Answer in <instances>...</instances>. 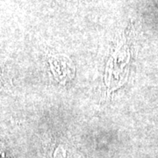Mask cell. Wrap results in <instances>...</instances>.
Masks as SVG:
<instances>
[{"label":"cell","mask_w":158,"mask_h":158,"mask_svg":"<svg viewBox=\"0 0 158 158\" xmlns=\"http://www.w3.org/2000/svg\"><path fill=\"white\" fill-rule=\"evenodd\" d=\"M55 158H77L76 156V155H74L69 151H67L65 148H59L58 150L56 152ZM79 158V157H78Z\"/></svg>","instance_id":"obj_1"}]
</instances>
